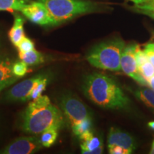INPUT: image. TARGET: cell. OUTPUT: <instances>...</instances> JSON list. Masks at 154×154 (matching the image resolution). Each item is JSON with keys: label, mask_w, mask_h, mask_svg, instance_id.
<instances>
[{"label": "cell", "mask_w": 154, "mask_h": 154, "mask_svg": "<svg viewBox=\"0 0 154 154\" xmlns=\"http://www.w3.org/2000/svg\"><path fill=\"white\" fill-rule=\"evenodd\" d=\"M148 125H149V126L150 127V128L154 130V121H151V122L149 123V124Z\"/></svg>", "instance_id": "cell-28"}, {"label": "cell", "mask_w": 154, "mask_h": 154, "mask_svg": "<svg viewBox=\"0 0 154 154\" xmlns=\"http://www.w3.org/2000/svg\"><path fill=\"white\" fill-rule=\"evenodd\" d=\"M47 7L52 26L62 24L80 15L109 11V4L90 0H37Z\"/></svg>", "instance_id": "cell-3"}, {"label": "cell", "mask_w": 154, "mask_h": 154, "mask_svg": "<svg viewBox=\"0 0 154 154\" xmlns=\"http://www.w3.org/2000/svg\"><path fill=\"white\" fill-rule=\"evenodd\" d=\"M149 86H151L152 89L154 90V76L149 81Z\"/></svg>", "instance_id": "cell-27"}, {"label": "cell", "mask_w": 154, "mask_h": 154, "mask_svg": "<svg viewBox=\"0 0 154 154\" xmlns=\"http://www.w3.org/2000/svg\"><path fill=\"white\" fill-rule=\"evenodd\" d=\"M30 0H0V11H21Z\"/></svg>", "instance_id": "cell-16"}, {"label": "cell", "mask_w": 154, "mask_h": 154, "mask_svg": "<svg viewBox=\"0 0 154 154\" xmlns=\"http://www.w3.org/2000/svg\"><path fill=\"white\" fill-rule=\"evenodd\" d=\"M108 148L119 146L133 152L135 149L134 140L132 136L126 132L116 128H111L108 136Z\"/></svg>", "instance_id": "cell-10"}, {"label": "cell", "mask_w": 154, "mask_h": 154, "mask_svg": "<svg viewBox=\"0 0 154 154\" xmlns=\"http://www.w3.org/2000/svg\"><path fill=\"white\" fill-rule=\"evenodd\" d=\"M24 19L20 14H14V21L12 27L9 32V37L15 47H17L19 42L25 36L24 29Z\"/></svg>", "instance_id": "cell-12"}, {"label": "cell", "mask_w": 154, "mask_h": 154, "mask_svg": "<svg viewBox=\"0 0 154 154\" xmlns=\"http://www.w3.org/2000/svg\"><path fill=\"white\" fill-rule=\"evenodd\" d=\"M40 136V141L44 147L49 148L54 143L58 137V130L51 128L42 133Z\"/></svg>", "instance_id": "cell-18"}, {"label": "cell", "mask_w": 154, "mask_h": 154, "mask_svg": "<svg viewBox=\"0 0 154 154\" xmlns=\"http://www.w3.org/2000/svg\"><path fill=\"white\" fill-rule=\"evenodd\" d=\"M22 14L29 20L40 26H52L47 7L39 1L29 2L21 10Z\"/></svg>", "instance_id": "cell-8"}, {"label": "cell", "mask_w": 154, "mask_h": 154, "mask_svg": "<svg viewBox=\"0 0 154 154\" xmlns=\"http://www.w3.org/2000/svg\"><path fill=\"white\" fill-rule=\"evenodd\" d=\"M138 68L140 75L149 83V81L154 76V66L152 63L150 61H147Z\"/></svg>", "instance_id": "cell-20"}, {"label": "cell", "mask_w": 154, "mask_h": 154, "mask_svg": "<svg viewBox=\"0 0 154 154\" xmlns=\"http://www.w3.org/2000/svg\"><path fill=\"white\" fill-rule=\"evenodd\" d=\"M128 7L131 10L154 19V0H138L134 5L128 6Z\"/></svg>", "instance_id": "cell-14"}, {"label": "cell", "mask_w": 154, "mask_h": 154, "mask_svg": "<svg viewBox=\"0 0 154 154\" xmlns=\"http://www.w3.org/2000/svg\"><path fill=\"white\" fill-rule=\"evenodd\" d=\"M0 50H1V42H0Z\"/></svg>", "instance_id": "cell-31"}, {"label": "cell", "mask_w": 154, "mask_h": 154, "mask_svg": "<svg viewBox=\"0 0 154 154\" xmlns=\"http://www.w3.org/2000/svg\"><path fill=\"white\" fill-rule=\"evenodd\" d=\"M48 79L45 76L43 79H42L41 82L38 83L37 85L34 88V89L32 90V92H31L29 98V101H32V100H34L37 99L38 97H40V96H42V92L46 89Z\"/></svg>", "instance_id": "cell-21"}, {"label": "cell", "mask_w": 154, "mask_h": 154, "mask_svg": "<svg viewBox=\"0 0 154 154\" xmlns=\"http://www.w3.org/2000/svg\"><path fill=\"white\" fill-rule=\"evenodd\" d=\"M60 106L72 126L90 117L86 106L74 96L66 95L61 98Z\"/></svg>", "instance_id": "cell-5"}, {"label": "cell", "mask_w": 154, "mask_h": 154, "mask_svg": "<svg viewBox=\"0 0 154 154\" xmlns=\"http://www.w3.org/2000/svg\"><path fill=\"white\" fill-rule=\"evenodd\" d=\"M17 47L19 50V52H27V51L35 49L34 42L26 36L22 38V41L19 42Z\"/></svg>", "instance_id": "cell-23"}, {"label": "cell", "mask_w": 154, "mask_h": 154, "mask_svg": "<svg viewBox=\"0 0 154 154\" xmlns=\"http://www.w3.org/2000/svg\"><path fill=\"white\" fill-rule=\"evenodd\" d=\"M13 63L8 57L0 55V92L19 79L12 72Z\"/></svg>", "instance_id": "cell-11"}, {"label": "cell", "mask_w": 154, "mask_h": 154, "mask_svg": "<svg viewBox=\"0 0 154 154\" xmlns=\"http://www.w3.org/2000/svg\"><path fill=\"white\" fill-rule=\"evenodd\" d=\"M126 43L122 38H114L98 44L86 57L90 64L96 68L119 72L121 59Z\"/></svg>", "instance_id": "cell-4"}, {"label": "cell", "mask_w": 154, "mask_h": 154, "mask_svg": "<svg viewBox=\"0 0 154 154\" xmlns=\"http://www.w3.org/2000/svg\"><path fill=\"white\" fill-rule=\"evenodd\" d=\"M135 56H136V62H137V64H138V67L140 66V65L143 64V63L146 62L147 61H149V59H148L147 56H146L145 52H144V51H143V50L140 49L139 45H137Z\"/></svg>", "instance_id": "cell-24"}, {"label": "cell", "mask_w": 154, "mask_h": 154, "mask_svg": "<svg viewBox=\"0 0 154 154\" xmlns=\"http://www.w3.org/2000/svg\"><path fill=\"white\" fill-rule=\"evenodd\" d=\"M150 153H151V154H154V140H153V143H152L151 149V151H150Z\"/></svg>", "instance_id": "cell-29"}, {"label": "cell", "mask_w": 154, "mask_h": 154, "mask_svg": "<svg viewBox=\"0 0 154 154\" xmlns=\"http://www.w3.org/2000/svg\"><path fill=\"white\" fill-rule=\"evenodd\" d=\"M138 44H130L125 47L121 59V70L142 86H149V83L138 72L136 59V50Z\"/></svg>", "instance_id": "cell-6"}, {"label": "cell", "mask_w": 154, "mask_h": 154, "mask_svg": "<svg viewBox=\"0 0 154 154\" xmlns=\"http://www.w3.org/2000/svg\"><path fill=\"white\" fill-rule=\"evenodd\" d=\"M61 111L50 102L47 96L32 100L22 114V129L30 134L38 135L45 131L59 130L63 124Z\"/></svg>", "instance_id": "cell-1"}, {"label": "cell", "mask_w": 154, "mask_h": 154, "mask_svg": "<svg viewBox=\"0 0 154 154\" xmlns=\"http://www.w3.org/2000/svg\"><path fill=\"white\" fill-rule=\"evenodd\" d=\"M12 72L15 76L21 78L29 72L28 65L22 61H17V62L13 63Z\"/></svg>", "instance_id": "cell-22"}, {"label": "cell", "mask_w": 154, "mask_h": 154, "mask_svg": "<svg viewBox=\"0 0 154 154\" xmlns=\"http://www.w3.org/2000/svg\"><path fill=\"white\" fill-rule=\"evenodd\" d=\"M126 1H129V2H132L133 3H136L138 1V0H126Z\"/></svg>", "instance_id": "cell-30"}, {"label": "cell", "mask_w": 154, "mask_h": 154, "mask_svg": "<svg viewBox=\"0 0 154 154\" xmlns=\"http://www.w3.org/2000/svg\"><path fill=\"white\" fill-rule=\"evenodd\" d=\"M43 147L39 138L35 136L17 138L0 151L2 154H31L36 153Z\"/></svg>", "instance_id": "cell-7"}, {"label": "cell", "mask_w": 154, "mask_h": 154, "mask_svg": "<svg viewBox=\"0 0 154 154\" xmlns=\"http://www.w3.org/2000/svg\"><path fill=\"white\" fill-rule=\"evenodd\" d=\"M44 77V75H37L16 84L7 92V99L11 101H29L31 92Z\"/></svg>", "instance_id": "cell-9"}, {"label": "cell", "mask_w": 154, "mask_h": 154, "mask_svg": "<svg viewBox=\"0 0 154 154\" xmlns=\"http://www.w3.org/2000/svg\"><path fill=\"white\" fill-rule=\"evenodd\" d=\"M109 153L111 154H129L131 153L129 150L124 149L119 146H114L109 148Z\"/></svg>", "instance_id": "cell-26"}, {"label": "cell", "mask_w": 154, "mask_h": 154, "mask_svg": "<svg viewBox=\"0 0 154 154\" xmlns=\"http://www.w3.org/2000/svg\"><path fill=\"white\" fill-rule=\"evenodd\" d=\"M81 149L82 153L100 154L103 151V145L101 139L97 136H94V134L87 138L82 140Z\"/></svg>", "instance_id": "cell-13"}, {"label": "cell", "mask_w": 154, "mask_h": 154, "mask_svg": "<svg viewBox=\"0 0 154 154\" xmlns=\"http://www.w3.org/2000/svg\"><path fill=\"white\" fill-rule=\"evenodd\" d=\"M92 123L91 117L87 118L84 120L81 121V122L78 123V124L74 125L72 127V130L74 134L76 136H78L79 137L82 135L84 133L89 131L91 130Z\"/></svg>", "instance_id": "cell-19"}, {"label": "cell", "mask_w": 154, "mask_h": 154, "mask_svg": "<svg viewBox=\"0 0 154 154\" xmlns=\"http://www.w3.org/2000/svg\"><path fill=\"white\" fill-rule=\"evenodd\" d=\"M134 95L143 103L154 109V90L150 88H138L134 92Z\"/></svg>", "instance_id": "cell-17"}, {"label": "cell", "mask_w": 154, "mask_h": 154, "mask_svg": "<svg viewBox=\"0 0 154 154\" xmlns=\"http://www.w3.org/2000/svg\"><path fill=\"white\" fill-rule=\"evenodd\" d=\"M144 52L147 56L149 60L154 66V43H148L145 45Z\"/></svg>", "instance_id": "cell-25"}, {"label": "cell", "mask_w": 154, "mask_h": 154, "mask_svg": "<svg viewBox=\"0 0 154 154\" xmlns=\"http://www.w3.org/2000/svg\"><path fill=\"white\" fill-rule=\"evenodd\" d=\"M83 89L91 101L106 109H123L129 103L118 84L111 77L99 73L86 77Z\"/></svg>", "instance_id": "cell-2"}, {"label": "cell", "mask_w": 154, "mask_h": 154, "mask_svg": "<svg viewBox=\"0 0 154 154\" xmlns=\"http://www.w3.org/2000/svg\"><path fill=\"white\" fill-rule=\"evenodd\" d=\"M19 57L21 61H24L28 66H34L44 61V55L35 49L27 52H19Z\"/></svg>", "instance_id": "cell-15"}]
</instances>
